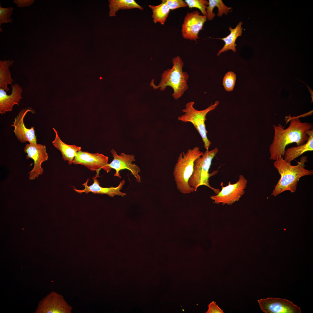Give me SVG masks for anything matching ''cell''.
<instances>
[{"label":"cell","instance_id":"obj_1","mask_svg":"<svg viewBox=\"0 0 313 313\" xmlns=\"http://www.w3.org/2000/svg\"><path fill=\"white\" fill-rule=\"evenodd\" d=\"M287 118L290 121L289 126L284 129L282 125H273L274 139L269 147L270 159L276 161L283 158L285 148L288 144L296 143L297 146L305 143L308 136L306 132L313 129V125L308 122H302L297 117Z\"/></svg>","mask_w":313,"mask_h":313},{"label":"cell","instance_id":"obj_2","mask_svg":"<svg viewBox=\"0 0 313 313\" xmlns=\"http://www.w3.org/2000/svg\"><path fill=\"white\" fill-rule=\"evenodd\" d=\"M307 161L306 156L301 157L296 165H292L282 157L275 161L274 166L281 175V178L275 186L271 195L276 196L287 190L294 192L300 179L313 174V170L305 168V163Z\"/></svg>","mask_w":313,"mask_h":313},{"label":"cell","instance_id":"obj_3","mask_svg":"<svg viewBox=\"0 0 313 313\" xmlns=\"http://www.w3.org/2000/svg\"><path fill=\"white\" fill-rule=\"evenodd\" d=\"M203 153L199 147L196 146L179 154L174 168L173 175L177 188L181 193L188 194L194 191L188 182L192 173L194 161Z\"/></svg>","mask_w":313,"mask_h":313},{"label":"cell","instance_id":"obj_4","mask_svg":"<svg viewBox=\"0 0 313 313\" xmlns=\"http://www.w3.org/2000/svg\"><path fill=\"white\" fill-rule=\"evenodd\" d=\"M173 66L168 68L162 74L161 80L158 86L152 85L155 88H160L161 90H165L167 86L171 87L173 91L172 95L177 100L181 97L188 89L187 84L189 75L183 71L184 63L181 57L177 56L172 60Z\"/></svg>","mask_w":313,"mask_h":313},{"label":"cell","instance_id":"obj_5","mask_svg":"<svg viewBox=\"0 0 313 313\" xmlns=\"http://www.w3.org/2000/svg\"><path fill=\"white\" fill-rule=\"evenodd\" d=\"M218 149L215 148L209 150H206L201 156L196 159L194 163L192 173L188 182L189 186L196 191L201 185H205L212 190L216 194L220 191L219 189L212 187L209 184V178L216 174L217 170L210 174L209 170L213 159L218 152Z\"/></svg>","mask_w":313,"mask_h":313},{"label":"cell","instance_id":"obj_6","mask_svg":"<svg viewBox=\"0 0 313 313\" xmlns=\"http://www.w3.org/2000/svg\"><path fill=\"white\" fill-rule=\"evenodd\" d=\"M219 103L218 101H215L205 109L199 110L194 108V101L187 103L185 108L181 110L184 114L178 117V120L184 122L191 123L199 132L204 143L205 148L208 150L211 142L207 137L205 122L207 120L206 116L210 112L215 109Z\"/></svg>","mask_w":313,"mask_h":313},{"label":"cell","instance_id":"obj_7","mask_svg":"<svg viewBox=\"0 0 313 313\" xmlns=\"http://www.w3.org/2000/svg\"><path fill=\"white\" fill-rule=\"evenodd\" d=\"M247 183V181L243 175H240L238 181L234 184H231L229 181L228 185L225 187L221 184L222 186L221 191L216 195L211 196L210 198L215 204L222 203L223 205H232L239 201L245 194Z\"/></svg>","mask_w":313,"mask_h":313},{"label":"cell","instance_id":"obj_8","mask_svg":"<svg viewBox=\"0 0 313 313\" xmlns=\"http://www.w3.org/2000/svg\"><path fill=\"white\" fill-rule=\"evenodd\" d=\"M108 160V157L102 154L91 153L81 150L77 153L72 163L83 165L91 171H96V176L97 177H99V171L101 169L107 173L110 171L111 169L107 166Z\"/></svg>","mask_w":313,"mask_h":313},{"label":"cell","instance_id":"obj_9","mask_svg":"<svg viewBox=\"0 0 313 313\" xmlns=\"http://www.w3.org/2000/svg\"><path fill=\"white\" fill-rule=\"evenodd\" d=\"M72 307L61 295L52 292L39 303L36 313H70Z\"/></svg>","mask_w":313,"mask_h":313},{"label":"cell","instance_id":"obj_10","mask_svg":"<svg viewBox=\"0 0 313 313\" xmlns=\"http://www.w3.org/2000/svg\"><path fill=\"white\" fill-rule=\"evenodd\" d=\"M24 151L27 155V159H31L34 161V167L28 172L29 179L30 180L37 178L43 172L42 163L48 160V156L45 145L41 144L27 143L25 145Z\"/></svg>","mask_w":313,"mask_h":313},{"label":"cell","instance_id":"obj_11","mask_svg":"<svg viewBox=\"0 0 313 313\" xmlns=\"http://www.w3.org/2000/svg\"><path fill=\"white\" fill-rule=\"evenodd\" d=\"M257 301L261 310L265 313H301L299 307L286 299L268 297Z\"/></svg>","mask_w":313,"mask_h":313},{"label":"cell","instance_id":"obj_12","mask_svg":"<svg viewBox=\"0 0 313 313\" xmlns=\"http://www.w3.org/2000/svg\"><path fill=\"white\" fill-rule=\"evenodd\" d=\"M110 152L113 159L110 163L108 164L107 166L110 169L112 168L115 170L114 176L121 178L119 172L121 170L126 169L130 171L137 182H141V177L139 174L141 171L140 169L135 164L132 163L135 160L134 156L133 154H126L124 153L118 155L114 149H112Z\"/></svg>","mask_w":313,"mask_h":313},{"label":"cell","instance_id":"obj_13","mask_svg":"<svg viewBox=\"0 0 313 313\" xmlns=\"http://www.w3.org/2000/svg\"><path fill=\"white\" fill-rule=\"evenodd\" d=\"M207 20L206 16L200 15L197 10L187 13L182 26L181 32L183 38L196 41L199 38V33Z\"/></svg>","mask_w":313,"mask_h":313},{"label":"cell","instance_id":"obj_14","mask_svg":"<svg viewBox=\"0 0 313 313\" xmlns=\"http://www.w3.org/2000/svg\"><path fill=\"white\" fill-rule=\"evenodd\" d=\"M29 112L35 113V111L30 108L22 109L14 118L13 124L11 126L14 127L13 131L19 141L23 143L28 141L30 143L36 144L37 136L35 134L34 126L28 128L24 122V118Z\"/></svg>","mask_w":313,"mask_h":313},{"label":"cell","instance_id":"obj_15","mask_svg":"<svg viewBox=\"0 0 313 313\" xmlns=\"http://www.w3.org/2000/svg\"><path fill=\"white\" fill-rule=\"evenodd\" d=\"M97 178V177L95 176L92 178L93 183L90 186L88 185L89 180L88 179L85 183L82 184L84 187V189L78 190L74 187L73 190L76 192L80 194L83 192L88 194L89 192H91L93 194H106L111 197L116 195L123 197L126 195L125 193L120 191L125 183V181L124 180L121 181L118 185L116 187L105 188L100 186L99 181Z\"/></svg>","mask_w":313,"mask_h":313},{"label":"cell","instance_id":"obj_16","mask_svg":"<svg viewBox=\"0 0 313 313\" xmlns=\"http://www.w3.org/2000/svg\"><path fill=\"white\" fill-rule=\"evenodd\" d=\"M11 94L8 95L6 92L0 88V113L1 114L12 110L13 106L18 105L22 99L21 94L22 89L18 84L11 85Z\"/></svg>","mask_w":313,"mask_h":313},{"label":"cell","instance_id":"obj_17","mask_svg":"<svg viewBox=\"0 0 313 313\" xmlns=\"http://www.w3.org/2000/svg\"><path fill=\"white\" fill-rule=\"evenodd\" d=\"M306 134L308 136L307 141L304 143L296 147H293L285 150L283 157L284 160L291 164V162L296 158L307 151L313 150V130L307 131Z\"/></svg>","mask_w":313,"mask_h":313},{"label":"cell","instance_id":"obj_18","mask_svg":"<svg viewBox=\"0 0 313 313\" xmlns=\"http://www.w3.org/2000/svg\"><path fill=\"white\" fill-rule=\"evenodd\" d=\"M53 129L55 134V138L52 141L53 145L61 152L63 160L67 161L68 163L71 165L77 152L81 150V147L64 143L61 140L57 131L54 128Z\"/></svg>","mask_w":313,"mask_h":313},{"label":"cell","instance_id":"obj_19","mask_svg":"<svg viewBox=\"0 0 313 313\" xmlns=\"http://www.w3.org/2000/svg\"><path fill=\"white\" fill-rule=\"evenodd\" d=\"M242 22H239L236 27L232 28L230 26L229 28L230 31V34L226 37L219 39L223 40L225 44L223 47L219 51L217 55L219 56L222 53L229 50H232L233 52L236 51L235 41L238 37L242 35L243 28L242 26Z\"/></svg>","mask_w":313,"mask_h":313},{"label":"cell","instance_id":"obj_20","mask_svg":"<svg viewBox=\"0 0 313 313\" xmlns=\"http://www.w3.org/2000/svg\"><path fill=\"white\" fill-rule=\"evenodd\" d=\"M108 1L110 9L109 15L110 17L115 16L116 12L120 10L134 8H138L141 10L143 9L142 6L134 0H110Z\"/></svg>","mask_w":313,"mask_h":313},{"label":"cell","instance_id":"obj_21","mask_svg":"<svg viewBox=\"0 0 313 313\" xmlns=\"http://www.w3.org/2000/svg\"><path fill=\"white\" fill-rule=\"evenodd\" d=\"M13 63V61L11 60L0 61V88L6 92L9 90L8 85H12L13 82L9 69Z\"/></svg>","mask_w":313,"mask_h":313},{"label":"cell","instance_id":"obj_22","mask_svg":"<svg viewBox=\"0 0 313 313\" xmlns=\"http://www.w3.org/2000/svg\"><path fill=\"white\" fill-rule=\"evenodd\" d=\"M161 2L157 6L150 5L149 6L152 10V17L154 22L155 23L159 22L163 25L168 16L170 9L165 3Z\"/></svg>","mask_w":313,"mask_h":313},{"label":"cell","instance_id":"obj_23","mask_svg":"<svg viewBox=\"0 0 313 313\" xmlns=\"http://www.w3.org/2000/svg\"><path fill=\"white\" fill-rule=\"evenodd\" d=\"M208 4L206 10L207 19L208 20H212L215 16V14L213 12L214 8L216 7L218 8L217 16L221 17L223 14L226 15L228 14L230 10L232 9L231 7H229L226 6L221 0H209Z\"/></svg>","mask_w":313,"mask_h":313},{"label":"cell","instance_id":"obj_24","mask_svg":"<svg viewBox=\"0 0 313 313\" xmlns=\"http://www.w3.org/2000/svg\"><path fill=\"white\" fill-rule=\"evenodd\" d=\"M236 79V75L233 72L229 71L225 74L223 81L224 87L227 91L230 92L234 88Z\"/></svg>","mask_w":313,"mask_h":313},{"label":"cell","instance_id":"obj_25","mask_svg":"<svg viewBox=\"0 0 313 313\" xmlns=\"http://www.w3.org/2000/svg\"><path fill=\"white\" fill-rule=\"evenodd\" d=\"M185 1L190 8H196L199 9L202 15L206 16V10L208 2L205 0H185Z\"/></svg>","mask_w":313,"mask_h":313},{"label":"cell","instance_id":"obj_26","mask_svg":"<svg viewBox=\"0 0 313 313\" xmlns=\"http://www.w3.org/2000/svg\"><path fill=\"white\" fill-rule=\"evenodd\" d=\"M1 6L0 2V31L2 32L3 30L1 27V24L8 22L12 23L13 22V19L10 16L12 14V11L13 8L12 7L3 8Z\"/></svg>","mask_w":313,"mask_h":313},{"label":"cell","instance_id":"obj_27","mask_svg":"<svg viewBox=\"0 0 313 313\" xmlns=\"http://www.w3.org/2000/svg\"><path fill=\"white\" fill-rule=\"evenodd\" d=\"M161 1L165 3L171 10L188 6L185 1L182 0H162Z\"/></svg>","mask_w":313,"mask_h":313},{"label":"cell","instance_id":"obj_28","mask_svg":"<svg viewBox=\"0 0 313 313\" xmlns=\"http://www.w3.org/2000/svg\"><path fill=\"white\" fill-rule=\"evenodd\" d=\"M206 313H223L222 310L213 301L208 305V309Z\"/></svg>","mask_w":313,"mask_h":313},{"label":"cell","instance_id":"obj_29","mask_svg":"<svg viewBox=\"0 0 313 313\" xmlns=\"http://www.w3.org/2000/svg\"><path fill=\"white\" fill-rule=\"evenodd\" d=\"M34 1V0H14L13 2L19 7L23 8L31 5Z\"/></svg>","mask_w":313,"mask_h":313}]
</instances>
